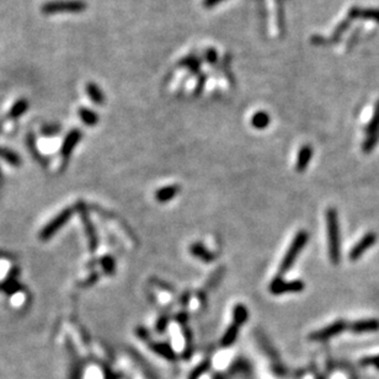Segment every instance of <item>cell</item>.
<instances>
[{
    "mask_svg": "<svg viewBox=\"0 0 379 379\" xmlns=\"http://www.w3.org/2000/svg\"><path fill=\"white\" fill-rule=\"evenodd\" d=\"M88 4L83 0H52L41 6L45 15H55L58 12H81L86 10Z\"/></svg>",
    "mask_w": 379,
    "mask_h": 379,
    "instance_id": "obj_3",
    "label": "cell"
},
{
    "mask_svg": "<svg viewBox=\"0 0 379 379\" xmlns=\"http://www.w3.org/2000/svg\"><path fill=\"white\" fill-rule=\"evenodd\" d=\"M180 192V188L176 185H170L165 186V188L159 189L155 192V199L160 203H166V202L171 201L173 198H175L178 196V193Z\"/></svg>",
    "mask_w": 379,
    "mask_h": 379,
    "instance_id": "obj_12",
    "label": "cell"
},
{
    "mask_svg": "<svg viewBox=\"0 0 379 379\" xmlns=\"http://www.w3.org/2000/svg\"><path fill=\"white\" fill-rule=\"evenodd\" d=\"M222 1H224V0H203V6L206 9H212V7H214Z\"/></svg>",
    "mask_w": 379,
    "mask_h": 379,
    "instance_id": "obj_33",
    "label": "cell"
},
{
    "mask_svg": "<svg viewBox=\"0 0 379 379\" xmlns=\"http://www.w3.org/2000/svg\"><path fill=\"white\" fill-rule=\"evenodd\" d=\"M277 5V26L284 32V9H283V0H276Z\"/></svg>",
    "mask_w": 379,
    "mask_h": 379,
    "instance_id": "obj_25",
    "label": "cell"
},
{
    "mask_svg": "<svg viewBox=\"0 0 379 379\" xmlns=\"http://www.w3.org/2000/svg\"><path fill=\"white\" fill-rule=\"evenodd\" d=\"M270 115L266 114L265 111H260V112H256L255 115L253 116L252 119V125L253 128H256V129H265L266 127H268V125H270Z\"/></svg>",
    "mask_w": 379,
    "mask_h": 379,
    "instance_id": "obj_19",
    "label": "cell"
},
{
    "mask_svg": "<svg viewBox=\"0 0 379 379\" xmlns=\"http://www.w3.org/2000/svg\"><path fill=\"white\" fill-rule=\"evenodd\" d=\"M312 158H313V148L311 145H303V147L299 149L298 157H297V163H296V170L298 173H303L307 168L311 164Z\"/></svg>",
    "mask_w": 379,
    "mask_h": 379,
    "instance_id": "obj_10",
    "label": "cell"
},
{
    "mask_svg": "<svg viewBox=\"0 0 379 379\" xmlns=\"http://www.w3.org/2000/svg\"><path fill=\"white\" fill-rule=\"evenodd\" d=\"M204 60L208 64H214L218 61V55H217V51L213 48H208V50L204 51Z\"/></svg>",
    "mask_w": 379,
    "mask_h": 379,
    "instance_id": "obj_27",
    "label": "cell"
},
{
    "mask_svg": "<svg viewBox=\"0 0 379 379\" xmlns=\"http://www.w3.org/2000/svg\"><path fill=\"white\" fill-rule=\"evenodd\" d=\"M348 330L355 334H366V332L379 331L378 319H363L348 324Z\"/></svg>",
    "mask_w": 379,
    "mask_h": 379,
    "instance_id": "obj_7",
    "label": "cell"
},
{
    "mask_svg": "<svg viewBox=\"0 0 379 379\" xmlns=\"http://www.w3.org/2000/svg\"><path fill=\"white\" fill-rule=\"evenodd\" d=\"M378 142H379V127L377 128L376 132L372 133V134L367 135V138H366V140L363 142V145H362L363 152H365L366 154L371 153L373 149H375L376 145L378 144Z\"/></svg>",
    "mask_w": 379,
    "mask_h": 379,
    "instance_id": "obj_21",
    "label": "cell"
},
{
    "mask_svg": "<svg viewBox=\"0 0 379 379\" xmlns=\"http://www.w3.org/2000/svg\"><path fill=\"white\" fill-rule=\"evenodd\" d=\"M309 240V234L306 230H299L296 234V237L292 240L291 245H289L288 250H287L286 255L283 256V260L280 265V276L284 275V273L288 272L292 268V266L296 262L297 257L301 255L302 250L304 249V247L307 245Z\"/></svg>",
    "mask_w": 379,
    "mask_h": 379,
    "instance_id": "obj_2",
    "label": "cell"
},
{
    "mask_svg": "<svg viewBox=\"0 0 379 379\" xmlns=\"http://www.w3.org/2000/svg\"><path fill=\"white\" fill-rule=\"evenodd\" d=\"M223 273H224V270H223V268H221V270L217 271L216 273H213V276H212V280H209L208 286H216V284L218 283L219 281H221Z\"/></svg>",
    "mask_w": 379,
    "mask_h": 379,
    "instance_id": "obj_31",
    "label": "cell"
},
{
    "mask_svg": "<svg viewBox=\"0 0 379 379\" xmlns=\"http://www.w3.org/2000/svg\"><path fill=\"white\" fill-rule=\"evenodd\" d=\"M361 19L375 20V21L379 22V9H362Z\"/></svg>",
    "mask_w": 379,
    "mask_h": 379,
    "instance_id": "obj_26",
    "label": "cell"
},
{
    "mask_svg": "<svg viewBox=\"0 0 379 379\" xmlns=\"http://www.w3.org/2000/svg\"><path fill=\"white\" fill-rule=\"evenodd\" d=\"M190 253L192 256H194L196 258H199L201 261L206 263H211L214 261V253H212L201 243H194L190 247Z\"/></svg>",
    "mask_w": 379,
    "mask_h": 379,
    "instance_id": "obj_11",
    "label": "cell"
},
{
    "mask_svg": "<svg viewBox=\"0 0 379 379\" xmlns=\"http://www.w3.org/2000/svg\"><path fill=\"white\" fill-rule=\"evenodd\" d=\"M189 299H190V293L184 294V296H183V304H184V306H185V304H188Z\"/></svg>",
    "mask_w": 379,
    "mask_h": 379,
    "instance_id": "obj_34",
    "label": "cell"
},
{
    "mask_svg": "<svg viewBox=\"0 0 379 379\" xmlns=\"http://www.w3.org/2000/svg\"><path fill=\"white\" fill-rule=\"evenodd\" d=\"M81 138H83V133L79 129H73L66 134L62 148H61V154H62L63 158L68 159L70 157L73 149L76 147V144H78Z\"/></svg>",
    "mask_w": 379,
    "mask_h": 379,
    "instance_id": "obj_8",
    "label": "cell"
},
{
    "mask_svg": "<svg viewBox=\"0 0 379 379\" xmlns=\"http://www.w3.org/2000/svg\"><path fill=\"white\" fill-rule=\"evenodd\" d=\"M27 107H29V104H27L26 100L25 99L19 100V101H17L16 104H15L14 106L11 107V110H10V116L14 117V119L21 116V115L25 114V111L27 110Z\"/></svg>",
    "mask_w": 379,
    "mask_h": 379,
    "instance_id": "obj_24",
    "label": "cell"
},
{
    "mask_svg": "<svg viewBox=\"0 0 379 379\" xmlns=\"http://www.w3.org/2000/svg\"><path fill=\"white\" fill-rule=\"evenodd\" d=\"M378 127H379V101L377 102V105H376L375 114H373L372 119H371V121L368 122V125L365 128L366 135L372 134L373 132H376V130H377Z\"/></svg>",
    "mask_w": 379,
    "mask_h": 379,
    "instance_id": "obj_22",
    "label": "cell"
},
{
    "mask_svg": "<svg viewBox=\"0 0 379 379\" xmlns=\"http://www.w3.org/2000/svg\"><path fill=\"white\" fill-rule=\"evenodd\" d=\"M175 320L178 322H180V324H185L189 320V314L186 313V312H180V313L175 316Z\"/></svg>",
    "mask_w": 379,
    "mask_h": 379,
    "instance_id": "obj_32",
    "label": "cell"
},
{
    "mask_svg": "<svg viewBox=\"0 0 379 379\" xmlns=\"http://www.w3.org/2000/svg\"><path fill=\"white\" fill-rule=\"evenodd\" d=\"M179 65L190 69V71H192L193 74H197V75L201 74L198 73L199 69H201V61H199L196 56H188V57H185L183 61L179 62Z\"/></svg>",
    "mask_w": 379,
    "mask_h": 379,
    "instance_id": "obj_20",
    "label": "cell"
},
{
    "mask_svg": "<svg viewBox=\"0 0 379 379\" xmlns=\"http://www.w3.org/2000/svg\"><path fill=\"white\" fill-rule=\"evenodd\" d=\"M306 288V283L303 282L302 280H293L289 281V282H286L283 281L282 276H276L272 281H271L270 287V292L275 296H280V294H284V293H301V292L304 291Z\"/></svg>",
    "mask_w": 379,
    "mask_h": 379,
    "instance_id": "obj_4",
    "label": "cell"
},
{
    "mask_svg": "<svg viewBox=\"0 0 379 379\" xmlns=\"http://www.w3.org/2000/svg\"><path fill=\"white\" fill-rule=\"evenodd\" d=\"M239 330H240V326H238L237 324H234V322H233V324L230 325L229 327H228L227 331L224 332V335H223L222 341H221L222 346L227 347V346H230V345L234 344L235 340H237V337H238V335H239Z\"/></svg>",
    "mask_w": 379,
    "mask_h": 379,
    "instance_id": "obj_16",
    "label": "cell"
},
{
    "mask_svg": "<svg viewBox=\"0 0 379 379\" xmlns=\"http://www.w3.org/2000/svg\"><path fill=\"white\" fill-rule=\"evenodd\" d=\"M327 229V249L329 257L334 265H337L341 260V234H340V223L337 211L332 207L325 212Z\"/></svg>",
    "mask_w": 379,
    "mask_h": 379,
    "instance_id": "obj_1",
    "label": "cell"
},
{
    "mask_svg": "<svg viewBox=\"0 0 379 379\" xmlns=\"http://www.w3.org/2000/svg\"><path fill=\"white\" fill-rule=\"evenodd\" d=\"M61 130V127L58 126V125H56V126H47L45 127L42 129V133L46 135H55L57 134L58 132Z\"/></svg>",
    "mask_w": 379,
    "mask_h": 379,
    "instance_id": "obj_30",
    "label": "cell"
},
{
    "mask_svg": "<svg viewBox=\"0 0 379 379\" xmlns=\"http://www.w3.org/2000/svg\"><path fill=\"white\" fill-rule=\"evenodd\" d=\"M233 319H234V324H237L238 326L245 324L249 319V312H248L247 307L243 304H237L233 311Z\"/></svg>",
    "mask_w": 379,
    "mask_h": 379,
    "instance_id": "obj_18",
    "label": "cell"
},
{
    "mask_svg": "<svg viewBox=\"0 0 379 379\" xmlns=\"http://www.w3.org/2000/svg\"><path fill=\"white\" fill-rule=\"evenodd\" d=\"M347 329L348 324L346 320L340 319L331 322V324L327 325V326L322 327L321 330L312 332V334L309 335V340H312V341H326V340L331 339V337L336 336V335H340Z\"/></svg>",
    "mask_w": 379,
    "mask_h": 379,
    "instance_id": "obj_5",
    "label": "cell"
},
{
    "mask_svg": "<svg viewBox=\"0 0 379 379\" xmlns=\"http://www.w3.org/2000/svg\"><path fill=\"white\" fill-rule=\"evenodd\" d=\"M86 94L90 97L91 101H94V104L96 105H104L105 101H106V97H105L102 90L95 83H89L86 85Z\"/></svg>",
    "mask_w": 379,
    "mask_h": 379,
    "instance_id": "obj_15",
    "label": "cell"
},
{
    "mask_svg": "<svg viewBox=\"0 0 379 379\" xmlns=\"http://www.w3.org/2000/svg\"><path fill=\"white\" fill-rule=\"evenodd\" d=\"M377 239H378V235L373 232H370L366 235H363L362 239H361L357 244L353 245L352 249L350 250V253H348L350 260L357 261L358 258L363 255V253L370 249V248H372L373 245L376 244Z\"/></svg>",
    "mask_w": 379,
    "mask_h": 379,
    "instance_id": "obj_6",
    "label": "cell"
},
{
    "mask_svg": "<svg viewBox=\"0 0 379 379\" xmlns=\"http://www.w3.org/2000/svg\"><path fill=\"white\" fill-rule=\"evenodd\" d=\"M102 268H104V272L106 275H114L115 270H116V262H115V258L112 256H104V257L100 260Z\"/></svg>",
    "mask_w": 379,
    "mask_h": 379,
    "instance_id": "obj_23",
    "label": "cell"
},
{
    "mask_svg": "<svg viewBox=\"0 0 379 379\" xmlns=\"http://www.w3.org/2000/svg\"><path fill=\"white\" fill-rule=\"evenodd\" d=\"M79 117H80L81 121L86 125V126H96L99 124V116L90 109H86V107H81L78 111Z\"/></svg>",
    "mask_w": 379,
    "mask_h": 379,
    "instance_id": "obj_17",
    "label": "cell"
},
{
    "mask_svg": "<svg viewBox=\"0 0 379 379\" xmlns=\"http://www.w3.org/2000/svg\"><path fill=\"white\" fill-rule=\"evenodd\" d=\"M361 365L362 366H375L376 368L379 370V355L372 356V357H365L361 360Z\"/></svg>",
    "mask_w": 379,
    "mask_h": 379,
    "instance_id": "obj_28",
    "label": "cell"
},
{
    "mask_svg": "<svg viewBox=\"0 0 379 379\" xmlns=\"http://www.w3.org/2000/svg\"><path fill=\"white\" fill-rule=\"evenodd\" d=\"M83 221H84V225H85L86 235H88V239H89V247H90V252L94 253L95 250L97 249V245H99L96 230H95V227H94L93 223H91L90 219H89L86 212H84V214H83Z\"/></svg>",
    "mask_w": 379,
    "mask_h": 379,
    "instance_id": "obj_13",
    "label": "cell"
},
{
    "mask_svg": "<svg viewBox=\"0 0 379 379\" xmlns=\"http://www.w3.org/2000/svg\"><path fill=\"white\" fill-rule=\"evenodd\" d=\"M168 322H169V319L166 316H161L160 319L158 320L157 322V331L160 332V334H163V332H165L166 327H168Z\"/></svg>",
    "mask_w": 379,
    "mask_h": 379,
    "instance_id": "obj_29",
    "label": "cell"
},
{
    "mask_svg": "<svg viewBox=\"0 0 379 379\" xmlns=\"http://www.w3.org/2000/svg\"><path fill=\"white\" fill-rule=\"evenodd\" d=\"M149 346L155 353L163 356V357L166 358V360L174 361L176 358L175 352H174V350L171 348L170 345L164 344V342H150Z\"/></svg>",
    "mask_w": 379,
    "mask_h": 379,
    "instance_id": "obj_14",
    "label": "cell"
},
{
    "mask_svg": "<svg viewBox=\"0 0 379 379\" xmlns=\"http://www.w3.org/2000/svg\"><path fill=\"white\" fill-rule=\"evenodd\" d=\"M71 214H73V209H70V208L65 209V211H63L62 213L58 214V216L56 217V218L47 225L46 230L43 232V235H45L46 238H48V237H51V235L55 234V233L57 232V230L60 229L61 227H63V225L65 224L66 222H68V219L70 218Z\"/></svg>",
    "mask_w": 379,
    "mask_h": 379,
    "instance_id": "obj_9",
    "label": "cell"
}]
</instances>
